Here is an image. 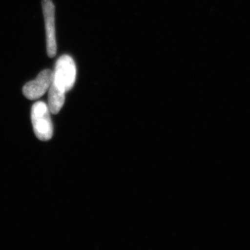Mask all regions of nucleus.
Segmentation results:
<instances>
[{
    "instance_id": "4",
    "label": "nucleus",
    "mask_w": 250,
    "mask_h": 250,
    "mask_svg": "<svg viewBox=\"0 0 250 250\" xmlns=\"http://www.w3.org/2000/svg\"><path fill=\"white\" fill-rule=\"evenodd\" d=\"M54 72L46 69L38 75L35 80L28 82L23 87L24 96L30 100H37L49 90L53 82Z\"/></svg>"
},
{
    "instance_id": "1",
    "label": "nucleus",
    "mask_w": 250,
    "mask_h": 250,
    "mask_svg": "<svg viewBox=\"0 0 250 250\" xmlns=\"http://www.w3.org/2000/svg\"><path fill=\"white\" fill-rule=\"evenodd\" d=\"M48 106L43 102H37L31 108V122L36 137L41 141H49L53 135V126Z\"/></svg>"
},
{
    "instance_id": "5",
    "label": "nucleus",
    "mask_w": 250,
    "mask_h": 250,
    "mask_svg": "<svg viewBox=\"0 0 250 250\" xmlns=\"http://www.w3.org/2000/svg\"><path fill=\"white\" fill-rule=\"evenodd\" d=\"M65 92L59 89L53 83L49 88L48 108L53 114H57L65 103Z\"/></svg>"
},
{
    "instance_id": "2",
    "label": "nucleus",
    "mask_w": 250,
    "mask_h": 250,
    "mask_svg": "<svg viewBox=\"0 0 250 250\" xmlns=\"http://www.w3.org/2000/svg\"><path fill=\"white\" fill-rule=\"evenodd\" d=\"M76 74V65L72 57L68 55L62 56L56 63L52 83L66 93L75 84Z\"/></svg>"
},
{
    "instance_id": "3",
    "label": "nucleus",
    "mask_w": 250,
    "mask_h": 250,
    "mask_svg": "<svg viewBox=\"0 0 250 250\" xmlns=\"http://www.w3.org/2000/svg\"><path fill=\"white\" fill-rule=\"evenodd\" d=\"M42 12L45 20L47 53L49 57L57 54V47L55 31V8L52 0H42Z\"/></svg>"
}]
</instances>
